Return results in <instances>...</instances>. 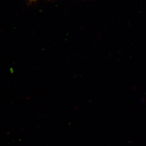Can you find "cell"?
Masks as SVG:
<instances>
[{
  "mask_svg": "<svg viewBox=\"0 0 146 146\" xmlns=\"http://www.w3.org/2000/svg\"><path fill=\"white\" fill-rule=\"evenodd\" d=\"M30 1H36V0H30Z\"/></svg>",
  "mask_w": 146,
  "mask_h": 146,
  "instance_id": "obj_1",
  "label": "cell"
}]
</instances>
